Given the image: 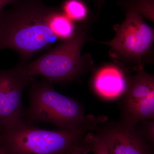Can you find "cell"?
Segmentation results:
<instances>
[{"label":"cell","instance_id":"obj_1","mask_svg":"<svg viewBox=\"0 0 154 154\" xmlns=\"http://www.w3.org/2000/svg\"><path fill=\"white\" fill-rule=\"evenodd\" d=\"M0 12V51L14 50L23 64L59 40L51 21L55 8L42 0H20Z\"/></svg>","mask_w":154,"mask_h":154},{"label":"cell","instance_id":"obj_2","mask_svg":"<svg viewBox=\"0 0 154 154\" xmlns=\"http://www.w3.org/2000/svg\"><path fill=\"white\" fill-rule=\"evenodd\" d=\"M54 84L43 79L30 84L28 91L30 105L23 118L28 123H49L60 130L88 128L94 130L107 121L106 116L86 115L79 101L59 93Z\"/></svg>","mask_w":154,"mask_h":154},{"label":"cell","instance_id":"obj_3","mask_svg":"<svg viewBox=\"0 0 154 154\" xmlns=\"http://www.w3.org/2000/svg\"><path fill=\"white\" fill-rule=\"evenodd\" d=\"M92 130L41 129L22 121L0 133L3 154H72Z\"/></svg>","mask_w":154,"mask_h":154},{"label":"cell","instance_id":"obj_4","mask_svg":"<svg viewBox=\"0 0 154 154\" xmlns=\"http://www.w3.org/2000/svg\"><path fill=\"white\" fill-rule=\"evenodd\" d=\"M84 41V33L75 31L70 38L44 55L29 63L19 64L20 69L29 78L42 76L54 83L76 79L88 69L81 55Z\"/></svg>","mask_w":154,"mask_h":154},{"label":"cell","instance_id":"obj_5","mask_svg":"<svg viewBox=\"0 0 154 154\" xmlns=\"http://www.w3.org/2000/svg\"><path fill=\"white\" fill-rule=\"evenodd\" d=\"M121 118L125 125L135 127L140 122L154 119V79L142 69L128 82L120 97Z\"/></svg>","mask_w":154,"mask_h":154},{"label":"cell","instance_id":"obj_6","mask_svg":"<svg viewBox=\"0 0 154 154\" xmlns=\"http://www.w3.org/2000/svg\"><path fill=\"white\" fill-rule=\"evenodd\" d=\"M154 36L153 29L144 22L139 13L131 9L115 37L107 45L119 55L137 63L141 70V58L152 46Z\"/></svg>","mask_w":154,"mask_h":154},{"label":"cell","instance_id":"obj_7","mask_svg":"<svg viewBox=\"0 0 154 154\" xmlns=\"http://www.w3.org/2000/svg\"><path fill=\"white\" fill-rule=\"evenodd\" d=\"M35 80L24 74L19 65L0 69V133L23 120V90Z\"/></svg>","mask_w":154,"mask_h":154},{"label":"cell","instance_id":"obj_8","mask_svg":"<svg viewBox=\"0 0 154 154\" xmlns=\"http://www.w3.org/2000/svg\"><path fill=\"white\" fill-rule=\"evenodd\" d=\"M107 121L97 125L93 131L112 153L153 154V145L135 127L128 126L119 121Z\"/></svg>","mask_w":154,"mask_h":154},{"label":"cell","instance_id":"obj_9","mask_svg":"<svg viewBox=\"0 0 154 154\" xmlns=\"http://www.w3.org/2000/svg\"><path fill=\"white\" fill-rule=\"evenodd\" d=\"M127 84L122 71L113 66L100 69L93 82L94 91L97 95L107 100L120 98L125 91Z\"/></svg>","mask_w":154,"mask_h":154},{"label":"cell","instance_id":"obj_10","mask_svg":"<svg viewBox=\"0 0 154 154\" xmlns=\"http://www.w3.org/2000/svg\"><path fill=\"white\" fill-rule=\"evenodd\" d=\"M51 24L59 39L66 40L75 32L73 21L57 9H55L53 14Z\"/></svg>","mask_w":154,"mask_h":154},{"label":"cell","instance_id":"obj_11","mask_svg":"<svg viewBox=\"0 0 154 154\" xmlns=\"http://www.w3.org/2000/svg\"><path fill=\"white\" fill-rule=\"evenodd\" d=\"M62 9L63 13L72 21L82 20L87 16V8L81 0H66Z\"/></svg>","mask_w":154,"mask_h":154},{"label":"cell","instance_id":"obj_12","mask_svg":"<svg viewBox=\"0 0 154 154\" xmlns=\"http://www.w3.org/2000/svg\"><path fill=\"white\" fill-rule=\"evenodd\" d=\"M84 144L89 152L94 154H113L95 135L93 131L86 135Z\"/></svg>","mask_w":154,"mask_h":154},{"label":"cell","instance_id":"obj_13","mask_svg":"<svg viewBox=\"0 0 154 154\" xmlns=\"http://www.w3.org/2000/svg\"><path fill=\"white\" fill-rule=\"evenodd\" d=\"M136 128L145 139L153 145L154 142V119L140 122Z\"/></svg>","mask_w":154,"mask_h":154},{"label":"cell","instance_id":"obj_14","mask_svg":"<svg viewBox=\"0 0 154 154\" xmlns=\"http://www.w3.org/2000/svg\"><path fill=\"white\" fill-rule=\"evenodd\" d=\"M152 19L153 17V3L152 0H137L133 8Z\"/></svg>","mask_w":154,"mask_h":154},{"label":"cell","instance_id":"obj_15","mask_svg":"<svg viewBox=\"0 0 154 154\" xmlns=\"http://www.w3.org/2000/svg\"><path fill=\"white\" fill-rule=\"evenodd\" d=\"M20 0H0V12L4 9L6 6L10 4H14Z\"/></svg>","mask_w":154,"mask_h":154},{"label":"cell","instance_id":"obj_16","mask_svg":"<svg viewBox=\"0 0 154 154\" xmlns=\"http://www.w3.org/2000/svg\"><path fill=\"white\" fill-rule=\"evenodd\" d=\"M88 153L89 152L86 149L84 143L82 146L74 150L72 152V154H88Z\"/></svg>","mask_w":154,"mask_h":154},{"label":"cell","instance_id":"obj_17","mask_svg":"<svg viewBox=\"0 0 154 154\" xmlns=\"http://www.w3.org/2000/svg\"><path fill=\"white\" fill-rule=\"evenodd\" d=\"M98 2H99V4H101V3L104 0H98Z\"/></svg>","mask_w":154,"mask_h":154},{"label":"cell","instance_id":"obj_18","mask_svg":"<svg viewBox=\"0 0 154 154\" xmlns=\"http://www.w3.org/2000/svg\"><path fill=\"white\" fill-rule=\"evenodd\" d=\"M0 154H3L2 151V150L1 148H0Z\"/></svg>","mask_w":154,"mask_h":154}]
</instances>
